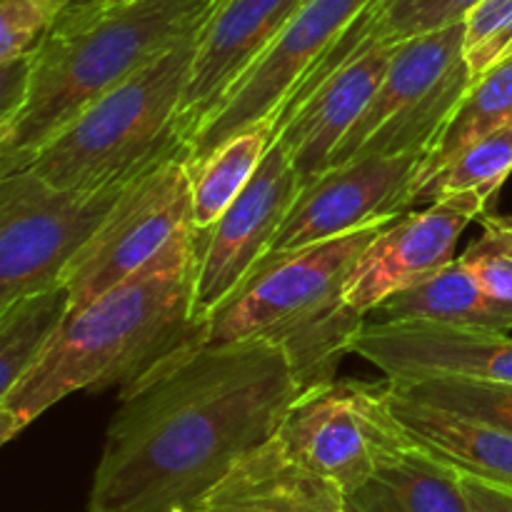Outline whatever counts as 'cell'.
Wrapping results in <instances>:
<instances>
[{
    "label": "cell",
    "instance_id": "obj_1",
    "mask_svg": "<svg viewBox=\"0 0 512 512\" xmlns=\"http://www.w3.org/2000/svg\"><path fill=\"white\" fill-rule=\"evenodd\" d=\"M298 393L270 340L185 345L120 388L85 512L190 510L275 438Z\"/></svg>",
    "mask_w": 512,
    "mask_h": 512
},
{
    "label": "cell",
    "instance_id": "obj_2",
    "mask_svg": "<svg viewBox=\"0 0 512 512\" xmlns=\"http://www.w3.org/2000/svg\"><path fill=\"white\" fill-rule=\"evenodd\" d=\"M195 275L193 225L145 268L70 313L43 358L0 395V443L18 438L68 395L125 388L185 345L200 343Z\"/></svg>",
    "mask_w": 512,
    "mask_h": 512
},
{
    "label": "cell",
    "instance_id": "obj_3",
    "mask_svg": "<svg viewBox=\"0 0 512 512\" xmlns=\"http://www.w3.org/2000/svg\"><path fill=\"white\" fill-rule=\"evenodd\" d=\"M215 0H70L30 53L23 108L0 128V175L28 165L40 145L93 100L198 33Z\"/></svg>",
    "mask_w": 512,
    "mask_h": 512
},
{
    "label": "cell",
    "instance_id": "obj_4",
    "mask_svg": "<svg viewBox=\"0 0 512 512\" xmlns=\"http://www.w3.org/2000/svg\"><path fill=\"white\" fill-rule=\"evenodd\" d=\"M393 220L290 250H268L205 318L200 343L270 340L288 353L303 390L335 380L365 315L345 303V280L370 240Z\"/></svg>",
    "mask_w": 512,
    "mask_h": 512
},
{
    "label": "cell",
    "instance_id": "obj_5",
    "mask_svg": "<svg viewBox=\"0 0 512 512\" xmlns=\"http://www.w3.org/2000/svg\"><path fill=\"white\" fill-rule=\"evenodd\" d=\"M198 33L93 100L40 145L23 168L55 188L100 190L130 183L170 155H188L180 135V105Z\"/></svg>",
    "mask_w": 512,
    "mask_h": 512
},
{
    "label": "cell",
    "instance_id": "obj_6",
    "mask_svg": "<svg viewBox=\"0 0 512 512\" xmlns=\"http://www.w3.org/2000/svg\"><path fill=\"white\" fill-rule=\"evenodd\" d=\"M125 185L68 190L30 168L0 175V310L60 283Z\"/></svg>",
    "mask_w": 512,
    "mask_h": 512
},
{
    "label": "cell",
    "instance_id": "obj_7",
    "mask_svg": "<svg viewBox=\"0 0 512 512\" xmlns=\"http://www.w3.org/2000/svg\"><path fill=\"white\" fill-rule=\"evenodd\" d=\"M275 435L300 465L343 495L413 445L395 415L390 383L338 378L298 393Z\"/></svg>",
    "mask_w": 512,
    "mask_h": 512
},
{
    "label": "cell",
    "instance_id": "obj_8",
    "mask_svg": "<svg viewBox=\"0 0 512 512\" xmlns=\"http://www.w3.org/2000/svg\"><path fill=\"white\" fill-rule=\"evenodd\" d=\"M193 228L188 155L160 160L130 180L108 218L63 273L73 313L158 258Z\"/></svg>",
    "mask_w": 512,
    "mask_h": 512
},
{
    "label": "cell",
    "instance_id": "obj_9",
    "mask_svg": "<svg viewBox=\"0 0 512 512\" xmlns=\"http://www.w3.org/2000/svg\"><path fill=\"white\" fill-rule=\"evenodd\" d=\"M373 0H305L270 48L225 95L213 118L188 143V160H200L230 135L275 118L310 70L335 48Z\"/></svg>",
    "mask_w": 512,
    "mask_h": 512
},
{
    "label": "cell",
    "instance_id": "obj_10",
    "mask_svg": "<svg viewBox=\"0 0 512 512\" xmlns=\"http://www.w3.org/2000/svg\"><path fill=\"white\" fill-rule=\"evenodd\" d=\"M425 153L365 155L328 168L300 188L270 250H290L398 220L413 208Z\"/></svg>",
    "mask_w": 512,
    "mask_h": 512
},
{
    "label": "cell",
    "instance_id": "obj_11",
    "mask_svg": "<svg viewBox=\"0 0 512 512\" xmlns=\"http://www.w3.org/2000/svg\"><path fill=\"white\" fill-rule=\"evenodd\" d=\"M300 188L303 180L288 150L273 140L248 188L228 205L215 225L198 230L195 315L200 323H205L268 253Z\"/></svg>",
    "mask_w": 512,
    "mask_h": 512
},
{
    "label": "cell",
    "instance_id": "obj_12",
    "mask_svg": "<svg viewBox=\"0 0 512 512\" xmlns=\"http://www.w3.org/2000/svg\"><path fill=\"white\" fill-rule=\"evenodd\" d=\"M488 208L483 195L458 193L420 205L385 225L355 260L345 280V303L368 315L393 295L423 283L458 258L460 235Z\"/></svg>",
    "mask_w": 512,
    "mask_h": 512
},
{
    "label": "cell",
    "instance_id": "obj_13",
    "mask_svg": "<svg viewBox=\"0 0 512 512\" xmlns=\"http://www.w3.org/2000/svg\"><path fill=\"white\" fill-rule=\"evenodd\" d=\"M353 355L373 363L390 383L458 378L512 385V338L500 330L443 323H365Z\"/></svg>",
    "mask_w": 512,
    "mask_h": 512
},
{
    "label": "cell",
    "instance_id": "obj_14",
    "mask_svg": "<svg viewBox=\"0 0 512 512\" xmlns=\"http://www.w3.org/2000/svg\"><path fill=\"white\" fill-rule=\"evenodd\" d=\"M303 3L305 0H215L198 33L190 80L180 105L185 148Z\"/></svg>",
    "mask_w": 512,
    "mask_h": 512
},
{
    "label": "cell",
    "instance_id": "obj_15",
    "mask_svg": "<svg viewBox=\"0 0 512 512\" xmlns=\"http://www.w3.org/2000/svg\"><path fill=\"white\" fill-rule=\"evenodd\" d=\"M395 45L378 40L358 50L278 118L275 140L288 150L303 185L333 165L338 148L378 93Z\"/></svg>",
    "mask_w": 512,
    "mask_h": 512
},
{
    "label": "cell",
    "instance_id": "obj_16",
    "mask_svg": "<svg viewBox=\"0 0 512 512\" xmlns=\"http://www.w3.org/2000/svg\"><path fill=\"white\" fill-rule=\"evenodd\" d=\"M345 495L300 465L278 435L245 453L190 512H340Z\"/></svg>",
    "mask_w": 512,
    "mask_h": 512
},
{
    "label": "cell",
    "instance_id": "obj_17",
    "mask_svg": "<svg viewBox=\"0 0 512 512\" xmlns=\"http://www.w3.org/2000/svg\"><path fill=\"white\" fill-rule=\"evenodd\" d=\"M463 38L465 23H458L400 40L378 93L373 95L348 138L343 140L330 168L348 163L360 143L385 123H393L418 108L443 83L445 75L463 60Z\"/></svg>",
    "mask_w": 512,
    "mask_h": 512
},
{
    "label": "cell",
    "instance_id": "obj_18",
    "mask_svg": "<svg viewBox=\"0 0 512 512\" xmlns=\"http://www.w3.org/2000/svg\"><path fill=\"white\" fill-rule=\"evenodd\" d=\"M393 393V390H390ZM393 408L413 443L460 475L512 490V433L413 403L393 393Z\"/></svg>",
    "mask_w": 512,
    "mask_h": 512
},
{
    "label": "cell",
    "instance_id": "obj_19",
    "mask_svg": "<svg viewBox=\"0 0 512 512\" xmlns=\"http://www.w3.org/2000/svg\"><path fill=\"white\" fill-rule=\"evenodd\" d=\"M340 512H473L460 473L420 448L408 445L385 460L360 488L345 495Z\"/></svg>",
    "mask_w": 512,
    "mask_h": 512
},
{
    "label": "cell",
    "instance_id": "obj_20",
    "mask_svg": "<svg viewBox=\"0 0 512 512\" xmlns=\"http://www.w3.org/2000/svg\"><path fill=\"white\" fill-rule=\"evenodd\" d=\"M390 323H443L458 328L512 330V308L490 298L465 263L455 258L423 283L393 295L378 308Z\"/></svg>",
    "mask_w": 512,
    "mask_h": 512
},
{
    "label": "cell",
    "instance_id": "obj_21",
    "mask_svg": "<svg viewBox=\"0 0 512 512\" xmlns=\"http://www.w3.org/2000/svg\"><path fill=\"white\" fill-rule=\"evenodd\" d=\"M275 128V118L260 120L230 135L205 158L188 160L195 230H208L215 225L228 205L248 188L273 145Z\"/></svg>",
    "mask_w": 512,
    "mask_h": 512
},
{
    "label": "cell",
    "instance_id": "obj_22",
    "mask_svg": "<svg viewBox=\"0 0 512 512\" xmlns=\"http://www.w3.org/2000/svg\"><path fill=\"white\" fill-rule=\"evenodd\" d=\"M70 313L73 303L63 280L0 310V395L43 358Z\"/></svg>",
    "mask_w": 512,
    "mask_h": 512
},
{
    "label": "cell",
    "instance_id": "obj_23",
    "mask_svg": "<svg viewBox=\"0 0 512 512\" xmlns=\"http://www.w3.org/2000/svg\"><path fill=\"white\" fill-rule=\"evenodd\" d=\"M512 120V55L495 65L493 70L475 80L468 93L460 100L453 120L440 135L435 148L430 150L428 158L423 160L415 178L413 190L430 178L438 168H443L448 160H453L460 150L468 148L470 143L480 140L483 135L503 128Z\"/></svg>",
    "mask_w": 512,
    "mask_h": 512
},
{
    "label": "cell",
    "instance_id": "obj_24",
    "mask_svg": "<svg viewBox=\"0 0 512 512\" xmlns=\"http://www.w3.org/2000/svg\"><path fill=\"white\" fill-rule=\"evenodd\" d=\"M512 175V120L460 150L453 160L435 170L413 190V208L450 198L458 193H478L495 203V195Z\"/></svg>",
    "mask_w": 512,
    "mask_h": 512
},
{
    "label": "cell",
    "instance_id": "obj_25",
    "mask_svg": "<svg viewBox=\"0 0 512 512\" xmlns=\"http://www.w3.org/2000/svg\"><path fill=\"white\" fill-rule=\"evenodd\" d=\"M390 390L400 398L413 400V403L448 410V413L463 415V418L512 433V385L435 378L413 380V383H390Z\"/></svg>",
    "mask_w": 512,
    "mask_h": 512
},
{
    "label": "cell",
    "instance_id": "obj_26",
    "mask_svg": "<svg viewBox=\"0 0 512 512\" xmlns=\"http://www.w3.org/2000/svg\"><path fill=\"white\" fill-rule=\"evenodd\" d=\"M478 3L480 0H373L360 15V23L373 40L400 43L413 35L465 23Z\"/></svg>",
    "mask_w": 512,
    "mask_h": 512
},
{
    "label": "cell",
    "instance_id": "obj_27",
    "mask_svg": "<svg viewBox=\"0 0 512 512\" xmlns=\"http://www.w3.org/2000/svg\"><path fill=\"white\" fill-rule=\"evenodd\" d=\"M458 258L490 298L512 308V215L485 213L480 235Z\"/></svg>",
    "mask_w": 512,
    "mask_h": 512
},
{
    "label": "cell",
    "instance_id": "obj_28",
    "mask_svg": "<svg viewBox=\"0 0 512 512\" xmlns=\"http://www.w3.org/2000/svg\"><path fill=\"white\" fill-rule=\"evenodd\" d=\"M512 55V0H480L465 18L463 60L470 80L483 78L488 70Z\"/></svg>",
    "mask_w": 512,
    "mask_h": 512
},
{
    "label": "cell",
    "instance_id": "obj_29",
    "mask_svg": "<svg viewBox=\"0 0 512 512\" xmlns=\"http://www.w3.org/2000/svg\"><path fill=\"white\" fill-rule=\"evenodd\" d=\"M70 0H0V63L38 48Z\"/></svg>",
    "mask_w": 512,
    "mask_h": 512
},
{
    "label": "cell",
    "instance_id": "obj_30",
    "mask_svg": "<svg viewBox=\"0 0 512 512\" xmlns=\"http://www.w3.org/2000/svg\"><path fill=\"white\" fill-rule=\"evenodd\" d=\"M28 75L30 55L0 63V128H5L23 108L25 95H28Z\"/></svg>",
    "mask_w": 512,
    "mask_h": 512
},
{
    "label": "cell",
    "instance_id": "obj_31",
    "mask_svg": "<svg viewBox=\"0 0 512 512\" xmlns=\"http://www.w3.org/2000/svg\"><path fill=\"white\" fill-rule=\"evenodd\" d=\"M460 485L473 512H512V490L460 475Z\"/></svg>",
    "mask_w": 512,
    "mask_h": 512
},
{
    "label": "cell",
    "instance_id": "obj_32",
    "mask_svg": "<svg viewBox=\"0 0 512 512\" xmlns=\"http://www.w3.org/2000/svg\"><path fill=\"white\" fill-rule=\"evenodd\" d=\"M183 512H190V510H183Z\"/></svg>",
    "mask_w": 512,
    "mask_h": 512
}]
</instances>
